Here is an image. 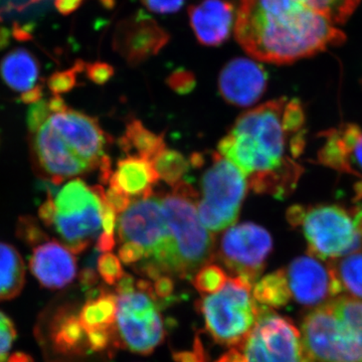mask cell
Listing matches in <instances>:
<instances>
[{
    "label": "cell",
    "mask_w": 362,
    "mask_h": 362,
    "mask_svg": "<svg viewBox=\"0 0 362 362\" xmlns=\"http://www.w3.org/2000/svg\"><path fill=\"white\" fill-rule=\"evenodd\" d=\"M16 338V330L13 321L0 311V362L6 361Z\"/></svg>",
    "instance_id": "cell-33"
},
{
    "label": "cell",
    "mask_w": 362,
    "mask_h": 362,
    "mask_svg": "<svg viewBox=\"0 0 362 362\" xmlns=\"http://www.w3.org/2000/svg\"><path fill=\"white\" fill-rule=\"evenodd\" d=\"M119 145L125 153L129 154L128 156L141 157L151 162L166 149L164 136L147 129L139 120H132L127 124Z\"/></svg>",
    "instance_id": "cell-23"
},
{
    "label": "cell",
    "mask_w": 362,
    "mask_h": 362,
    "mask_svg": "<svg viewBox=\"0 0 362 362\" xmlns=\"http://www.w3.org/2000/svg\"><path fill=\"white\" fill-rule=\"evenodd\" d=\"M47 105H49V112H51L52 114L63 113V112L69 109L63 98L59 96V95H54V96L49 99V101L47 102Z\"/></svg>",
    "instance_id": "cell-46"
},
{
    "label": "cell",
    "mask_w": 362,
    "mask_h": 362,
    "mask_svg": "<svg viewBox=\"0 0 362 362\" xmlns=\"http://www.w3.org/2000/svg\"><path fill=\"white\" fill-rule=\"evenodd\" d=\"M47 121L74 154L90 168H99L108 137L96 118L68 109L63 113L52 114Z\"/></svg>",
    "instance_id": "cell-13"
},
{
    "label": "cell",
    "mask_w": 362,
    "mask_h": 362,
    "mask_svg": "<svg viewBox=\"0 0 362 362\" xmlns=\"http://www.w3.org/2000/svg\"><path fill=\"white\" fill-rule=\"evenodd\" d=\"M252 298L267 308H281L292 299L285 269L268 274L255 283Z\"/></svg>",
    "instance_id": "cell-26"
},
{
    "label": "cell",
    "mask_w": 362,
    "mask_h": 362,
    "mask_svg": "<svg viewBox=\"0 0 362 362\" xmlns=\"http://www.w3.org/2000/svg\"><path fill=\"white\" fill-rule=\"evenodd\" d=\"M175 362H206L207 356L206 350L202 346V343L199 338L194 341V349L189 351H181L175 354Z\"/></svg>",
    "instance_id": "cell-40"
},
{
    "label": "cell",
    "mask_w": 362,
    "mask_h": 362,
    "mask_svg": "<svg viewBox=\"0 0 362 362\" xmlns=\"http://www.w3.org/2000/svg\"><path fill=\"white\" fill-rule=\"evenodd\" d=\"M189 21L195 37L207 47L226 42L235 23V8L226 0H204L189 8Z\"/></svg>",
    "instance_id": "cell-18"
},
{
    "label": "cell",
    "mask_w": 362,
    "mask_h": 362,
    "mask_svg": "<svg viewBox=\"0 0 362 362\" xmlns=\"http://www.w3.org/2000/svg\"><path fill=\"white\" fill-rule=\"evenodd\" d=\"M143 4L157 13H173L180 11L185 0H142Z\"/></svg>",
    "instance_id": "cell-39"
},
{
    "label": "cell",
    "mask_w": 362,
    "mask_h": 362,
    "mask_svg": "<svg viewBox=\"0 0 362 362\" xmlns=\"http://www.w3.org/2000/svg\"><path fill=\"white\" fill-rule=\"evenodd\" d=\"M83 0H54V6L58 9L59 13L68 16L77 11Z\"/></svg>",
    "instance_id": "cell-44"
},
{
    "label": "cell",
    "mask_w": 362,
    "mask_h": 362,
    "mask_svg": "<svg viewBox=\"0 0 362 362\" xmlns=\"http://www.w3.org/2000/svg\"><path fill=\"white\" fill-rule=\"evenodd\" d=\"M25 267L16 247L0 242V302L13 299L25 286Z\"/></svg>",
    "instance_id": "cell-24"
},
{
    "label": "cell",
    "mask_w": 362,
    "mask_h": 362,
    "mask_svg": "<svg viewBox=\"0 0 362 362\" xmlns=\"http://www.w3.org/2000/svg\"><path fill=\"white\" fill-rule=\"evenodd\" d=\"M268 84L265 69L252 59H233L218 77V90L228 104L239 107L254 105L261 99Z\"/></svg>",
    "instance_id": "cell-15"
},
{
    "label": "cell",
    "mask_w": 362,
    "mask_h": 362,
    "mask_svg": "<svg viewBox=\"0 0 362 362\" xmlns=\"http://www.w3.org/2000/svg\"><path fill=\"white\" fill-rule=\"evenodd\" d=\"M305 6L327 18L333 25L345 23L361 0H300Z\"/></svg>",
    "instance_id": "cell-28"
},
{
    "label": "cell",
    "mask_w": 362,
    "mask_h": 362,
    "mask_svg": "<svg viewBox=\"0 0 362 362\" xmlns=\"http://www.w3.org/2000/svg\"><path fill=\"white\" fill-rule=\"evenodd\" d=\"M116 314V295L109 291H101L83 305L78 316L87 334L96 331H114Z\"/></svg>",
    "instance_id": "cell-22"
},
{
    "label": "cell",
    "mask_w": 362,
    "mask_h": 362,
    "mask_svg": "<svg viewBox=\"0 0 362 362\" xmlns=\"http://www.w3.org/2000/svg\"><path fill=\"white\" fill-rule=\"evenodd\" d=\"M168 83L169 88L180 95L189 94L197 85L194 74L185 70L176 71L171 74Z\"/></svg>",
    "instance_id": "cell-35"
},
{
    "label": "cell",
    "mask_w": 362,
    "mask_h": 362,
    "mask_svg": "<svg viewBox=\"0 0 362 362\" xmlns=\"http://www.w3.org/2000/svg\"><path fill=\"white\" fill-rule=\"evenodd\" d=\"M343 295L362 299V249L329 262Z\"/></svg>",
    "instance_id": "cell-25"
},
{
    "label": "cell",
    "mask_w": 362,
    "mask_h": 362,
    "mask_svg": "<svg viewBox=\"0 0 362 362\" xmlns=\"http://www.w3.org/2000/svg\"><path fill=\"white\" fill-rule=\"evenodd\" d=\"M158 180L159 176L151 161L130 156L118 161L109 183L111 187L120 190L129 197L148 199Z\"/></svg>",
    "instance_id": "cell-19"
},
{
    "label": "cell",
    "mask_w": 362,
    "mask_h": 362,
    "mask_svg": "<svg viewBox=\"0 0 362 362\" xmlns=\"http://www.w3.org/2000/svg\"><path fill=\"white\" fill-rule=\"evenodd\" d=\"M251 283L235 276L223 289L204 295L199 301L206 330L216 342L233 347L249 334L258 319L259 308L252 299Z\"/></svg>",
    "instance_id": "cell-5"
},
{
    "label": "cell",
    "mask_w": 362,
    "mask_h": 362,
    "mask_svg": "<svg viewBox=\"0 0 362 362\" xmlns=\"http://www.w3.org/2000/svg\"><path fill=\"white\" fill-rule=\"evenodd\" d=\"M307 362H362V299L339 295L304 317Z\"/></svg>",
    "instance_id": "cell-2"
},
{
    "label": "cell",
    "mask_w": 362,
    "mask_h": 362,
    "mask_svg": "<svg viewBox=\"0 0 362 362\" xmlns=\"http://www.w3.org/2000/svg\"><path fill=\"white\" fill-rule=\"evenodd\" d=\"M118 235L123 243L140 245L146 252L143 262L156 267L169 244L168 226L159 199L150 197L131 204L119 218Z\"/></svg>",
    "instance_id": "cell-10"
},
{
    "label": "cell",
    "mask_w": 362,
    "mask_h": 362,
    "mask_svg": "<svg viewBox=\"0 0 362 362\" xmlns=\"http://www.w3.org/2000/svg\"><path fill=\"white\" fill-rule=\"evenodd\" d=\"M16 235L28 246H39L49 240V235L42 230L39 221L30 216H21L18 218Z\"/></svg>",
    "instance_id": "cell-31"
},
{
    "label": "cell",
    "mask_w": 362,
    "mask_h": 362,
    "mask_svg": "<svg viewBox=\"0 0 362 362\" xmlns=\"http://www.w3.org/2000/svg\"><path fill=\"white\" fill-rule=\"evenodd\" d=\"M116 246L114 233H102L97 239V250L100 252H109Z\"/></svg>",
    "instance_id": "cell-43"
},
{
    "label": "cell",
    "mask_w": 362,
    "mask_h": 362,
    "mask_svg": "<svg viewBox=\"0 0 362 362\" xmlns=\"http://www.w3.org/2000/svg\"><path fill=\"white\" fill-rule=\"evenodd\" d=\"M85 69L86 64L84 62L78 61L73 68L52 74L47 80L49 89L54 95L65 94V93L70 92L77 85L78 73H81Z\"/></svg>",
    "instance_id": "cell-30"
},
{
    "label": "cell",
    "mask_w": 362,
    "mask_h": 362,
    "mask_svg": "<svg viewBox=\"0 0 362 362\" xmlns=\"http://www.w3.org/2000/svg\"><path fill=\"white\" fill-rule=\"evenodd\" d=\"M51 341L62 356L80 354L89 349L87 335L81 325L80 319L71 312H62L54 317L51 328Z\"/></svg>",
    "instance_id": "cell-21"
},
{
    "label": "cell",
    "mask_w": 362,
    "mask_h": 362,
    "mask_svg": "<svg viewBox=\"0 0 362 362\" xmlns=\"http://www.w3.org/2000/svg\"><path fill=\"white\" fill-rule=\"evenodd\" d=\"M228 278L220 266L207 264L195 273L194 286L204 295H211L223 289Z\"/></svg>",
    "instance_id": "cell-29"
},
{
    "label": "cell",
    "mask_w": 362,
    "mask_h": 362,
    "mask_svg": "<svg viewBox=\"0 0 362 362\" xmlns=\"http://www.w3.org/2000/svg\"><path fill=\"white\" fill-rule=\"evenodd\" d=\"M6 362H35V361L28 354L18 352V354H14L13 356H9Z\"/></svg>",
    "instance_id": "cell-47"
},
{
    "label": "cell",
    "mask_w": 362,
    "mask_h": 362,
    "mask_svg": "<svg viewBox=\"0 0 362 362\" xmlns=\"http://www.w3.org/2000/svg\"><path fill=\"white\" fill-rule=\"evenodd\" d=\"M119 259L126 265L134 266L146 259V252L140 245L132 242L123 243L118 252Z\"/></svg>",
    "instance_id": "cell-36"
},
{
    "label": "cell",
    "mask_w": 362,
    "mask_h": 362,
    "mask_svg": "<svg viewBox=\"0 0 362 362\" xmlns=\"http://www.w3.org/2000/svg\"><path fill=\"white\" fill-rule=\"evenodd\" d=\"M235 39L247 54L285 65L341 44L345 35L300 0H240Z\"/></svg>",
    "instance_id": "cell-1"
},
{
    "label": "cell",
    "mask_w": 362,
    "mask_h": 362,
    "mask_svg": "<svg viewBox=\"0 0 362 362\" xmlns=\"http://www.w3.org/2000/svg\"><path fill=\"white\" fill-rule=\"evenodd\" d=\"M102 197L109 206L115 209L117 214L124 213L131 204V199L128 195L111 187L106 192L104 189Z\"/></svg>",
    "instance_id": "cell-38"
},
{
    "label": "cell",
    "mask_w": 362,
    "mask_h": 362,
    "mask_svg": "<svg viewBox=\"0 0 362 362\" xmlns=\"http://www.w3.org/2000/svg\"><path fill=\"white\" fill-rule=\"evenodd\" d=\"M317 161L326 168L362 180V128L345 123L322 132Z\"/></svg>",
    "instance_id": "cell-14"
},
{
    "label": "cell",
    "mask_w": 362,
    "mask_h": 362,
    "mask_svg": "<svg viewBox=\"0 0 362 362\" xmlns=\"http://www.w3.org/2000/svg\"><path fill=\"white\" fill-rule=\"evenodd\" d=\"M201 185L202 199L197 206L202 225L214 233L233 226L249 188L246 175L220 153H214Z\"/></svg>",
    "instance_id": "cell-8"
},
{
    "label": "cell",
    "mask_w": 362,
    "mask_h": 362,
    "mask_svg": "<svg viewBox=\"0 0 362 362\" xmlns=\"http://www.w3.org/2000/svg\"><path fill=\"white\" fill-rule=\"evenodd\" d=\"M42 98V86L37 85L30 90H25L21 96L23 103L33 105L37 103Z\"/></svg>",
    "instance_id": "cell-45"
},
{
    "label": "cell",
    "mask_w": 362,
    "mask_h": 362,
    "mask_svg": "<svg viewBox=\"0 0 362 362\" xmlns=\"http://www.w3.org/2000/svg\"><path fill=\"white\" fill-rule=\"evenodd\" d=\"M273 250V240L266 228L252 223L232 226L221 238L218 257L235 276L255 285Z\"/></svg>",
    "instance_id": "cell-9"
},
{
    "label": "cell",
    "mask_w": 362,
    "mask_h": 362,
    "mask_svg": "<svg viewBox=\"0 0 362 362\" xmlns=\"http://www.w3.org/2000/svg\"><path fill=\"white\" fill-rule=\"evenodd\" d=\"M86 71L87 77L97 85H104L114 75L113 66L107 63L96 62V63L88 64L86 65Z\"/></svg>",
    "instance_id": "cell-37"
},
{
    "label": "cell",
    "mask_w": 362,
    "mask_h": 362,
    "mask_svg": "<svg viewBox=\"0 0 362 362\" xmlns=\"http://www.w3.org/2000/svg\"><path fill=\"white\" fill-rule=\"evenodd\" d=\"M152 163L159 178L173 187L183 180L190 165L180 152L173 149H164Z\"/></svg>",
    "instance_id": "cell-27"
},
{
    "label": "cell",
    "mask_w": 362,
    "mask_h": 362,
    "mask_svg": "<svg viewBox=\"0 0 362 362\" xmlns=\"http://www.w3.org/2000/svg\"><path fill=\"white\" fill-rule=\"evenodd\" d=\"M52 115L47 101L40 100L37 103L30 105L28 112V127L30 134L37 132Z\"/></svg>",
    "instance_id": "cell-34"
},
{
    "label": "cell",
    "mask_w": 362,
    "mask_h": 362,
    "mask_svg": "<svg viewBox=\"0 0 362 362\" xmlns=\"http://www.w3.org/2000/svg\"><path fill=\"white\" fill-rule=\"evenodd\" d=\"M77 259L58 240H47L33 249L30 269L37 281L47 289H63L77 276Z\"/></svg>",
    "instance_id": "cell-17"
},
{
    "label": "cell",
    "mask_w": 362,
    "mask_h": 362,
    "mask_svg": "<svg viewBox=\"0 0 362 362\" xmlns=\"http://www.w3.org/2000/svg\"><path fill=\"white\" fill-rule=\"evenodd\" d=\"M159 201L168 226L169 244L157 272L160 276L189 279L214 261V235L199 220L197 199L171 192Z\"/></svg>",
    "instance_id": "cell-3"
},
{
    "label": "cell",
    "mask_w": 362,
    "mask_h": 362,
    "mask_svg": "<svg viewBox=\"0 0 362 362\" xmlns=\"http://www.w3.org/2000/svg\"><path fill=\"white\" fill-rule=\"evenodd\" d=\"M291 297L303 306H320L342 295L329 262L305 255L293 259L285 269Z\"/></svg>",
    "instance_id": "cell-11"
},
{
    "label": "cell",
    "mask_w": 362,
    "mask_h": 362,
    "mask_svg": "<svg viewBox=\"0 0 362 362\" xmlns=\"http://www.w3.org/2000/svg\"><path fill=\"white\" fill-rule=\"evenodd\" d=\"M216 362H307L301 332L287 317L262 306L245 339Z\"/></svg>",
    "instance_id": "cell-6"
},
{
    "label": "cell",
    "mask_w": 362,
    "mask_h": 362,
    "mask_svg": "<svg viewBox=\"0 0 362 362\" xmlns=\"http://www.w3.org/2000/svg\"><path fill=\"white\" fill-rule=\"evenodd\" d=\"M286 218L292 228H301L309 254L323 261H333L362 246V228L356 207L295 204L289 207Z\"/></svg>",
    "instance_id": "cell-4"
},
{
    "label": "cell",
    "mask_w": 362,
    "mask_h": 362,
    "mask_svg": "<svg viewBox=\"0 0 362 362\" xmlns=\"http://www.w3.org/2000/svg\"><path fill=\"white\" fill-rule=\"evenodd\" d=\"M57 216L56 204H54V199H52L51 195L47 197V201L40 206L39 209V218L45 226L52 228L54 225V218Z\"/></svg>",
    "instance_id": "cell-42"
},
{
    "label": "cell",
    "mask_w": 362,
    "mask_h": 362,
    "mask_svg": "<svg viewBox=\"0 0 362 362\" xmlns=\"http://www.w3.org/2000/svg\"><path fill=\"white\" fill-rule=\"evenodd\" d=\"M117 294L115 327L119 342L135 354H151L165 335L153 286L146 280L136 281L134 287Z\"/></svg>",
    "instance_id": "cell-7"
},
{
    "label": "cell",
    "mask_w": 362,
    "mask_h": 362,
    "mask_svg": "<svg viewBox=\"0 0 362 362\" xmlns=\"http://www.w3.org/2000/svg\"><path fill=\"white\" fill-rule=\"evenodd\" d=\"M9 42V32L6 28L0 26V49L7 47Z\"/></svg>",
    "instance_id": "cell-48"
},
{
    "label": "cell",
    "mask_w": 362,
    "mask_h": 362,
    "mask_svg": "<svg viewBox=\"0 0 362 362\" xmlns=\"http://www.w3.org/2000/svg\"><path fill=\"white\" fill-rule=\"evenodd\" d=\"M32 150L33 160L40 175L61 185L71 177L85 175L92 168L76 156L62 139L58 131L47 122L33 133Z\"/></svg>",
    "instance_id": "cell-12"
},
{
    "label": "cell",
    "mask_w": 362,
    "mask_h": 362,
    "mask_svg": "<svg viewBox=\"0 0 362 362\" xmlns=\"http://www.w3.org/2000/svg\"><path fill=\"white\" fill-rule=\"evenodd\" d=\"M153 291L156 298L168 299L175 291V282L169 276H161L156 279L153 285Z\"/></svg>",
    "instance_id": "cell-41"
},
{
    "label": "cell",
    "mask_w": 362,
    "mask_h": 362,
    "mask_svg": "<svg viewBox=\"0 0 362 362\" xmlns=\"http://www.w3.org/2000/svg\"><path fill=\"white\" fill-rule=\"evenodd\" d=\"M94 187L96 197L84 206L75 207L65 213H57L54 230L64 245L74 254L87 250L97 239L102 228V201L99 189Z\"/></svg>",
    "instance_id": "cell-16"
},
{
    "label": "cell",
    "mask_w": 362,
    "mask_h": 362,
    "mask_svg": "<svg viewBox=\"0 0 362 362\" xmlns=\"http://www.w3.org/2000/svg\"><path fill=\"white\" fill-rule=\"evenodd\" d=\"M98 272L108 285H117V283L125 275L120 259L111 252H105L98 259Z\"/></svg>",
    "instance_id": "cell-32"
},
{
    "label": "cell",
    "mask_w": 362,
    "mask_h": 362,
    "mask_svg": "<svg viewBox=\"0 0 362 362\" xmlns=\"http://www.w3.org/2000/svg\"><path fill=\"white\" fill-rule=\"evenodd\" d=\"M361 206H362V204H361Z\"/></svg>",
    "instance_id": "cell-49"
},
{
    "label": "cell",
    "mask_w": 362,
    "mask_h": 362,
    "mask_svg": "<svg viewBox=\"0 0 362 362\" xmlns=\"http://www.w3.org/2000/svg\"><path fill=\"white\" fill-rule=\"evenodd\" d=\"M40 63L25 49L9 52L0 63V76L11 90L25 92L37 84L40 77Z\"/></svg>",
    "instance_id": "cell-20"
}]
</instances>
